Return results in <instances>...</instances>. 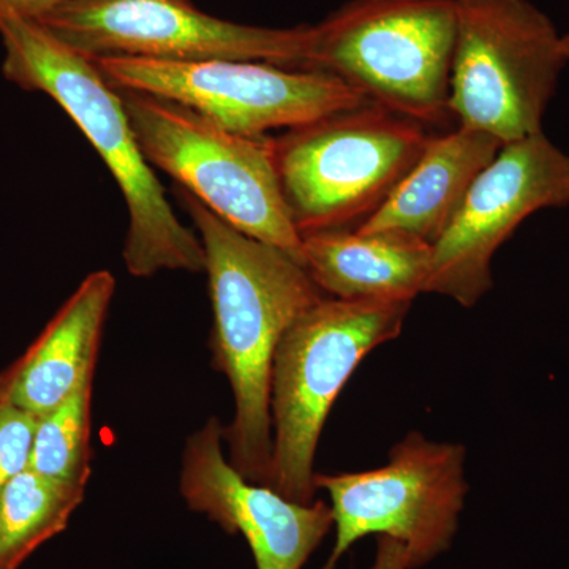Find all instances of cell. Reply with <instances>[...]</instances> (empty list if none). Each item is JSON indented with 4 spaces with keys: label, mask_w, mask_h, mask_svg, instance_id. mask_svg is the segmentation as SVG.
<instances>
[{
    "label": "cell",
    "mask_w": 569,
    "mask_h": 569,
    "mask_svg": "<svg viewBox=\"0 0 569 569\" xmlns=\"http://www.w3.org/2000/svg\"><path fill=\"white\" fill-rule=\"evenodd\" d=\"M178 198L204 249L212 366L233 389V421L223 427L228 460L241 477L268 486L277 346L296 318L325 295L305 266L283 250L236 230L187 190L178 189Z\"/></svg>",
    "instance_id": "6da1fadb"
},
{
    "label": "cell",
    "mask_w": 569,
    "mask_h": 569,
    "mask_svg": "<svg viewBox=\"0 0 569 569\" xmlns=\"http://www.w3.org/2000/svg\"><path fill=\"white\" fill-rule=\"evenodd\" d=\"M0 40L7 80L51 97L80 127L118 182L129 212L122 250L127 271L140 279L160 271H204L200 238L176 217L141 151L121 93L96 61L39 21L18 14H0Z\"/></svg>",
    "instance_id": "7a4b0ae2"
},
{
    "label": "cell",
    "mask_w": 569,
    "mask_h": 569,
    "mask_svg": "<svg viewBox=\"0 0 569 569\" xmlns=\"http://www.w3.org/2000/svg\"><path fill=\"white\" fill-rule=\"evenodd\" d=\"M411 305L323 298L287 329L272 362L269 488L296 503L316 501L326 419L367 356L402 335Z\"/></svg>",
    "instance_id": "3957f363"
},
{
    "label": "cell",
    "mask_w": 569,
    "mask_h": 569,
    "mask_svg": "<svg viewBox=\"0 0 569 569\" xmlns=\"http://www.w3.org/2000/svg\"><path fill=\"white\" fill-rule=\"evenodd\" d=\"M458 36L456 0H350L312 26L306 70L336 74L369 102L441 127Z\"/></svg>",
    "instance_id": "277c9868"
},
{
    "label": "cell",
    "mask_w": 569,
    "mask_h": 569,
    "mask_svg": "<svg viewBox=\"0 0 569 569\" xmlns=\"http://www.w3.org/2000/svg\"><path fill=\"white\" fill-rule=\"evenodd\" d=\"M432 134L372 102L274 138L277 176L301 238L358 230L395 192Z\"/></svg>",
    "instance_id": "5b68a950"
},
{
    "label": "cell",
    "mask_w": 569,
    "mask_h": 569,
    "mask_svg": "<svg viewBox=\"0 0 569 569\" xmlns=\"http://www.w3.org/2000/svg\"><path fill=\"white\" fill-rule=\"evenodd\" d=\"M118 91L149 163L236 230L305 266L302 238L291 222L277 176L274 138L230 132L171 100Z\"/></svg>",
    "instance_id": "8992f818"
},
{
    "label": "cell",
    "mask_w": 569,
    "mask_h": 569,
    "mask_svg": "<svg viewBox=\"0 0 569 569\" xmlns=\"http://www.w3.org/2000/svg\"><path fill=\"white\" fill-rule=\"evenodd\" d=\"M449 111L507 142L542 132L568 61L552 20L530 0H456Z\"/></svg>",
    "instance_id": "52a82bcc"
},
{
    "label": "cell",
    "mask_w": 569,
    "mask_h": 569,
    "mask_svg": "<svg viewBox=\"0 0 569 569\" xmlns=\"http://www.w3.org/2000/svg\"><path fill=\"white\" fill-rule=\"evenodd\" d=\"M467 449L433 441L418 430L389 451L387 466L353 473H317L328 493L336 541L321 569H336L348 549L366 537H389L407 549L410 569L451 548L466 507Z\"/></svg>",
    "instance_id": "ba28073f"
},
{
    "label": "cell",
    "mask_w": 569,
    "mask_h": 569,
    "mask_svg": "<svg viewBox=\"0 0 569 569\" xmlns=\"http://www.w3.org/2000/svg\"><path fill=\"white\" fill-rule=\"evenodd\" d=\"M86 58L252 61L306 70L312 26L258 28L206 14L192 0H77L36 18Z\"/></svg>",
    "instance_id": "9c48e42d"
},
{
    "label": "cell",
    "mask_w": 569,
    "mask_h": 569,
    "mask_svg": "<svg viewBox=\"0 0 569 569\" xmlns=\"http://www.w3.org/2000/svg\"><path fill=\"white\" fill-rule=\"evenodd\" d=\"M93 61L112 88L171 100L247 137L295 129L369 102L358 89L321 70L252 61Z\"/></svg>",
    "instance_id": "30bf717a"
},
{
    "label": "cell",
    "mask_w": 569,
    "mask_h": 569,
    "mask_svg": "<svg viewBox=\"0 0 569 569\" xmlns=\"http://www.w3.org/2000/svg\"><path fill=\"white\" fill-rule=\"evenodd\" d=\"M569 206V153L545 132L501 146L432 246L425 293L477 306L492 290V260L523 220Z\"/></svg>",
    "instance_id": "8fae6325"
},
{
    "label": "cell",
    "mask_w": 569,
    "mask_h": 569,
    "mask_svg": "<svg viewBox=\"0 0 569 569\" xmlns=\"http://www.w3.org/2000/svg\"><path fill=\"white\" fill-rule=\"evenodd\" d=\"M179 490L192 511L246 539L257 569H301L335 529L325 500L296 503L241 477L224 456L223 426L217 417L187 440Z\"/></svg>",
    "instance_id": "7c38bea8"
},
{
    "label": "cell",
    "mask_w": 569,
    "mask_h": 569,
    "mask_svg": "<svg viewBox=\"0 0 569 569\" xmlns=\"http://www.w3.org/2000/svg\"><path fill=\"white\" fill-rule=\"evenodd\" d=\"M114 290L111 272L86 277L28 351L0 373V387L18 407L43 417L93 377Z\"/></svg>",
    "instance_id": "4fadbf2b"
},
{
    "label": "cell",
    "mask_w": 569,
    "mask_h": 569,
    "mask_svg": "<svg viewBox=\"0 0 569 569\" xmlns=\"http://www.w3.org/2000/svg\"><path fill=\"white\" fill-rule=\"evenodd\" d=\"M501 146L492 134L460 126L430 138L418 162L358 231H389L436 244Z\"/></svg>",
    "instance_id": "5bb4252c"
},
{
    "label": "cell",
    "mask_w": 569,
    "mask_h": 569,
    "mask_svg": "<svg viewBox=\"0 0 569 569\" xmlns=\"http://www.w3.org/2000/svg\"><path fill=\"white\" fill-rule=\"evenodd\" d=\"M305 268L343 301L413 302L425 293L432 246L400 233L323 231L302 238Z\"/></svg>",
    "instance_id": "9a60e30c"
},
{
    "label": "cell",
    "mask_w": 569,
    "mask_h": 569,
    "mask_svg": "<svg viewBox=\"0 0 569 569\" xmlns=\"http://www.w3.org/2000/svg\"><path fill=\"white\" fill-rule=\"evenodd\" d=\"M86 489L41 477L31 468L0 490V569H18L66 530Z\"/></svg>",
    "instance_id": "2e32d148"
},
{
    "label": "cell",
    "mask_w": 569,
    "mask_h": 569,
    "mask_svg": "<svg viewBox=\"0 0 569 569\" xmlns=\"http://www.w3.org/2000/svg\"><path fill=\"white\" fill-rule=\"evenodd\" d=\"M93 377L37 421L29 468L41 477L86 489L91 478Z\"/></svg>",
    "instance_id": "e0dca14e"
},
{
    "label": "cell",
    "mask_w": 569,
    "mask_h": 569,
    "mask_svg": "<svg viewBox=\"0 0 569 569\" xmlns=\"http://www.w3.org/2000/svg\"><path fill=\"white\" fill-rule=\"evenodd\" d=\"M36 415L18 407L0 387V490L31 463Z\"/></svg>",
    "instance_id": "ac0fdd59"
},
{
    "label": "cell",
    "mask_w": 569,
    "mask_h": 569,
    "mask_svg": "<svg viewBox=\"0 0 569 569\" xmlns=\"http://www.w3.org/2000/svg\"><path fill=\"white\" fill-rule=\"evenodd\" d=\"M70 2H77V0H0V14H18V17L36 20L41 14Z\"/></svg>",
    "instance_id": "d6986e66"
},
{
    "label": "cell",
    "mask_w": 569,
    "mask_h": 569,
    "mask_svg": "<svg viewBox=\"0 0 569 569\" xmlns=\"http://www.w3.org/2000/svg\"><path fill=\"white\" fill-rule=\"evenodd\" d=\"M372 569H410L407 549L389 537H378L376 561Z\"/></svg>",
    "instance_id": "ffe728a7"
},
{
    "label": "cell",
    "mask_w": 569,
    "mask_h": 569,
    "mask_svg": "<svg viewBox=\"0 0 569 569\" xmlns=\"http://www.w3.org/2000/svg\"><path fill=\"white\" fill-rule=\"evenodd\" d=\"M561 48H563L565 58L569 62V31L561 36Z\"/></svg>",
    "instance_id": "44dd1931"
}]
</instances>
